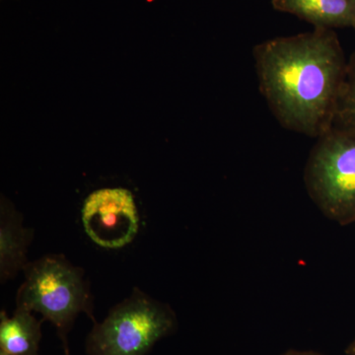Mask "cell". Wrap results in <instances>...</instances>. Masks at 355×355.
<instances>
[{"label":"cell","mask_w":355,"mask_h":355,"mask_svg":"<svg viewBox=\"0 0 355 355\" xmlns=\"http://www.w3.org/2000/svg\"><path fill=\"white\" fill-rule=\"evenodd\" d=\"M254 58L261 94L282 127L317 139L333 128L347 65L333 30L268 40Z\"/></svg>","instance_id":"1"},{"label":"cell","mask_w":355,"mask_h":355,"mask_svg":"<svg viewBox=\"0 0 355 355\" xmlns=\"http://www.w3.org/2000/svg\"><path fill=\"white\" fill-rule=\"evenodd\" d=\"M25 280L18 289L17 307L38 312L43 321L57 328L65 354L69 355L67 335L80 313H85L93 324V300L83 268L72 266L64 256L48 254L25 270Z\"/></svg>","instance_id":"2"},{"label":"cell","mask_w":355,"mask_h":355,"mask_svg":"<svg viewBox=\"0 0 355 355\" xmlns=\"http://www.w3.org/2000/svg\"><path fill=\"white\" fill-rule=\"evenodd\" d=\"M177 321L169 306L135 288L130 297L110 311L101 323L93 324L86 340L88 355H146L169 335Z\"/></svg>","instance_id":"3"},{"label":"cell","mask_w":355,"mask_h":355,"mask_svg":"<svg viewBox=\"0 0 355 355\" xmlns=\"http://www.w3.org/2000/svg\"><path fill=\"white\" fill-rule=\"evenodd\" d=\"M315 205L340 225L355 222V132L331 128L318 139L304 172Z\"/></svg>","instance_id":"4"},{"label":"cell","mask_w":355,"mask_h":355,"mask_svg":"<svg viewBox=\"0 0 355 355\" xmlns=\"http://www.w3.org/2000/svg\"><path fill=\"white\" fill-rule=\"evenodd\" d=\"M83 224L98 246L121 249L139 232V216L132 193L123 188L100 189L84 200Z\"/></svg>","instance_id":"5"},{"label":"cell","mask_w":355,"mask_h":355,"mask_svg":"<svg viewBox=\"0 0 355 355\" xmlns=\"http://www.w3.org/2000/svg\"><path fill=\"white\" fill-rule=\"evenodd\" d=\"M273 8L291 14L315 28L354 27L355 0H272Z\"/></svg>","instance_id":"6"},{"label":"cell","mask_w":355,"mask_h":355,"mask_svg":"<svg viewBox=\"0 0 355 355\" xmlns=\"http://www.w3.org/2000/svg\"><path fill=\"white\" fill-rule=\"evenodd\" d=\"M31 239V233L23 227L19 216L2 205L0 220V277L2 282L12 279L20 270H25L29 263L26 253Z\"/></svg>","instance_id":"7"},{"label":"cell","mask_w":355,"mask_h":355,"mask_svg":"<svg viewBox=\"0 0 355 355\" xmlns=\"http://www.w3.org/2000/svg\"><path fill=\"white\" fill-rule=\"evenodd\" d=\"M32 311L16 307L12 317L0 314V352L9 355H40L41 324Z\"/></svg>","instance_id":"8"},{"label":"cell","mask_w":355,"mask_h":355,"mask_svg":"<svg viewBox=\"0 0 355 355\" xmlns=\"http://www.w3.org/2000/svg\"><path fill=\"white\" fill-rule=\"evenodd\" d=\"M333 128L355 132V53L347 62Z\"/></svg>","instance_id":"9"},{"label":"cell","mask_w":355,"mask_h":355,"mask_svg":"<svg viewBox=\"0 0 355 355\" xmlns=\"http://www.w3.org/2000/svg\"><path fill=\"white\" fill-rule=\"evenodd\" d=\"M284 355H322L314 352H299V350H291Z\"/></svg>","instance_id":"10"},{"label":"cell","mask_w":355,"mask_h":355,"mask_svg":"<svg viewBox=\"0 0 355 355\" xmlns=\"http://www.w3.org/2000/svg\"><path fill=\"white\" fill-rule=\"evenodd\" d=\"M345 354L347 355H355V340L347 347Z\"/></svg>","instance_id":"11"},{"label":"cell","mask_w":355,"mask_h":355,"mask_svg":"<svg viewBox=\"0 0 355 355\" xmlns=\"http://www.w3.org/2000/svg\"><path fill=\"white\" fill-rule=\"evenodd\" d=\"M0 355H9V354H4V352H0Z\"/></svg>","instance_id":"12"}]
</instances>
